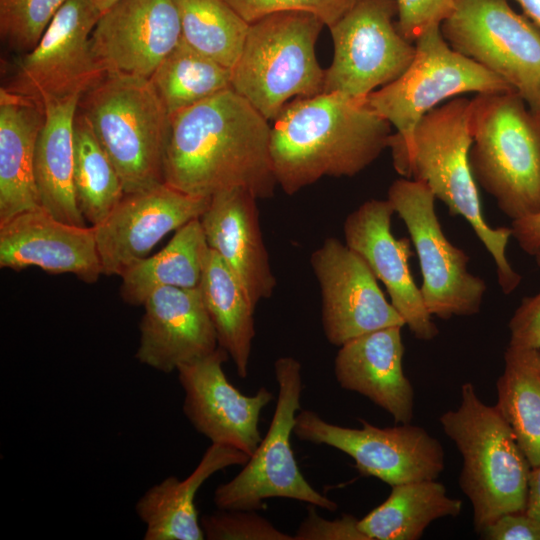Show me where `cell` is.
<instances>
[{
	"mask_svg": "<svg viewBox=\"0 0 540 540\" xmlns=\"http://www.w3.org/2000/svg\"><path fill=\"white\" fill-rule=\"evenodd\" d=\"M249 24L272 13L302 11L315 15L328 28L357 0H225Z\"/></svg>",
	"mask_w": 540,
	"mask_h": 540,
	"instance_id": "cell-36",
	"label": "cell"
},
{
	"mask_svg": "<svg viewBox=\"0 0 540 540\" xmlns=\"http://www.w3.org/2000/svg\"><path fill=\"white\" fill-rule=\"evenodd\" d=\"M257 200L243 188L224 190L210 198L199 218L209 248L222 258L255 307L272 296L277 284Z\"/></svg>",
	"mask_w": 540,
	"mask_h": 540,
	"instance_id": "cell-22",
	"label": "cell"
},
{
	"mask_svg": "<svg viewBox=\"0 0 540 540\" xmlns=\"http://www.w3.org/2000/svg\"><path fill=\"white\" fill-rule=\"evenodd\" d=\"M200 521L208 540H293L254 510L219 509Z\"/></svg>",
	"mask_w": 540,
	"mask_h": 540,
	"instance_id": "cell-35",
	"label": "cell"
},
{
	"mask_svg": "<svg viewBox=\"0 0 540 540\" xmlns=\"http://www.w3.org/2000/svg\"><path fill=\"white\" fill-rule=\"evenodd\" d=\"M323 26L302 11L276 12L250 23L232 68V89L267 120L294 99L322 93L325 70L315 45Z\"/></svg>",
	"mask_w": 540,
	"mask_h": 540,
	"instance_id": "cell-7",
	"label": "cell"
},
{
	"mask_svg": "<svg viewBox=\"0 0 540 540\" xmlns=\"http://www.w3.org/2000/svg\"><path fill=\"white\" fill-rule=\"evenodd\" d=\"M43 105L7 87L0 90V223L40 206L34 161Z\"/></svg>",
	"mask_w": 540,
	"mask_h": 540,
	"instance_id": "cell-24",
	"label": "cell"
},
{
	"mask_svg": "<svg viewBox=\"0 0 540 540\" xmlns=\"http://www.w3.org/2000/svg\"><path fill=\"white\" fill-rule=\"evenodd\" d=\"M169 115L232 88V70L183 40L149 78Z\"/></svg>",
	"mask_w": 540,
	"mask_h": 540,
	"instance_id": "cell-31",
	"label": "cell"
},
{
	"mask_svg": "<svg viewBox=\"0 0 540 540\" xmlns=\"http://www.w3.org/2000/svg\"><path fill=\"white\" fill-rule=\"evenodd\" d=\"M397 7L396 25L409 42L428 28L440 25L452 14L455 0H394Z\"/></svg>",
	"mask_w": 540,
	"mask_h": 540,
	"instance_id": "cell-37",
	"label": "cell"
},
{
	"mask_svg": "<svg viewBox=\"0 0 540 540\" xmlns=\"http://www.w3.org/2000/svg\"><path fill=\"white\" fill-rule=\"evenodd\" d=\"M273 121L272 167L288 195L323 177L357 175L389 147L392 135L367 97L338 92L294 99Z\"/></svg>",
	"mask_w": 540,
	"mask_h": 540,
	"instance_id": "cell-2",
	"label": "cell"
},
{
	"mask_svg": "<svg viewBox=\"0 0 540 540\" xmlns=\"http://www.w3.org/2000/svg\"><path fill=\"white\" fill-rule=\"evenodd\" d=\"M218 346L232 359L240 378L248 376L256 334L255 306L222 258L209 249L199 285Z\"/></svg>",
	"mask_w": 540,
	"mask_h": 540,
	"instance_id": "cell-27",
	"label": "cell"
},
{
	"mask_svg": "<svg viewBox=\"0 0 540 540\" xmlns=\"http://www.w3.org/2000/svg\"><path fill=\"white\" fill-rule=\"evenodd\" d=\"M461 509V500L450 497L442 483L415 481L393 486L388 498L359 519L358 526L369 540H417L431 522L457 516Z\"/></svg>",
	"mask_w": 540,
	"mask_h": 540,
	"instance_id": "cell-29",
	"label": "cell"
},
{
	"mask_svg": "<svg viewBox=\"0 0 540 540\" xmlns=\"http://www.w3.org/2000/svg\"><path fill=\"white\" fill-rule=\"evenodd\" d=\"M479 534L487 540H540V522L525 512L506 513Z\"/></svg>",
	"mask_w": 540,
	"mask_h": 540,
	"instance_id": "cell-40",
	"label": "cell"
},
{
	"mask_svg": "<svg viewBox=\"0 0 540 540\" xmlns=\"http://www.w3.org/2000/svg\"><path fill=\"white\" fill-rule=\"evenodd\" d=\"M73 141V186L76 202L84 219L96 226L111 213L125 192L113 163L78 111L74 122Z\"/></svg>",
	"mask_w": 540,
	"mask_h": 540,
	"instance_id": "cell-32",
	"label": "cell"
},
{
	"mask_svg": "<svg viewBox=\"0 0 540 540\" xmlns=\"http://www.w3.org/2000/svg\"><path fill=\"white\" fill-rule=\"evenodd\" d=\"M470 114L471 100L461 97L434 108L418 122L408 146L392 155L393 165L403 177L424 183L451 215L469 223L491 255L500 288L508 295L522 278L506 257L511 228H493L483 216L469 163Z\"/></svg>",
	"mask_w": 540,
	"mask_h": 540,
	"instance_id": "cell-3",
	"label": "cell"
},
{
	"mask_svg": "<svg viewBox=\"0 0 540 540\" xmlns=\"http://www.w3.org/2000/svg\"><path fill=\"white\" fill-rule=\"evenodd\" d=\"M395 211L388 199H370L351 212L343 224L344 242L385 286L390 303L413 336L429 341L439 330L412 277L410 238H396L391 229Z\"/></svg>",
	"mask_w": 540,
	"mask_h": 540,
	"instance_id": "cell-19",
	"label": "cell"
},
{
	"mask_svg": "<svg viewBox=\"0 0 540 540\" xmlns=\"http://www.w3.org/2000/svg\"><path fill=\"white\" fill-rule=\"evenodd\" d=\"M181 40L176 0H119L91 34L93 54L105 73L148 79Z\"/></svg>",
	"mask_w": 540,
	"mask_h": 540,
	"instance_id": "cell-18",
	"label": "cell"
},
{
	"mask_svg": "<svg viewBox=\"0 0 540 540\" xmlns=\"http://www.w3.org/2000/svg\"><path fill=\"white\" fill-rule=\"evenodd\" d=\"M414 44L405 72L367 96L369 105L396 129L388 147L392 155L408 146L418 122L442 101L470 92H516L503 78L455 51L440 25L425 30Z\"/></svg>",
	"mask_w": 540,
	"mask_h": 540,
	"instance_id": "cell-8",
	"label": "cell"
},
{
	"mask_svg": "<svg viewBox=\"0 0 540 540\" xmlns=\"http://www.w3.org/2000/svg\"><path fill=\"white\" fill-rule=\"evenodd\" d=\"M102 15L119 0H89Z\"/></svg>",
	"mask_w": 540,
	"mask_h": 540,
	"instance_id": "cell-44",
	"label": "cell"
},
{
	"mask_svg": "<svg viewBox=\"0 0 540 540\" xmlns=\"http://www.w3.org/2000/svg\"><path fill=\"white\" fill-rule=\"evenodd\" d=\"M537 265L540 267V249L537 251V253L534 255Z\"/></svg>",
	"mask_w": 540,
	"mask_h": 540,
	"instance_id": "cell-45",
	"label": "cell"
},
{
	"mask_svg": "<svg viewBox=\"0 0 540 540\" xmlns=\"http://www.w3.org/2000/svg\"><path fill=\"white\" fill-rule=\"evenodd\" d=\"M496 383V408L531 467L540 465V350L509 345Z\"/></svg>",
	"mask_w": 540,
	"mask_h": 540,
	"instance_id": "cell-30",
	"label": "cell"
},
{
	"mask_svg": "<svg viewBox=\"0 0 540 540\" xmlns=\"http://www.w3.org/2000/svg\"><path fill=\"white\" fill-rule=\"evenodd\" d=\"M387 199L415 247L422 274L420 292L428 312L443 320L479 313L487 286L468 271L467 253L445 236L430 189L402 178L390 185Z\"/></svg>",
	"mask_w": 540,
	"mask_h": 540,
	"instance_id": "cell-11",
	"label": "cell"
},
{
	"mask_svg": "<svg viewBox=\"0 0 540 540\" xmlns=\"http://www.w3.org/2000/svg\"><path fill=\"white\" fill-rule=\"evenodd\" d=\"M510 228L519 247L534 256L540 249V212L513 220Z\"/></svg>",
	"mask_w": 540,
	"mask_h": 540,
	"instance_id": "cell-41",
	"label": "cell"
},
{
	"mask_svg": "<svg viewBox=\"0 0 540 540\" xmlns=\"http://www.w3.org/2000/svg\"><path fill=\"white\" fill-rule=\"evenodd\" d=\"M460 396L457 409L439 421L461 454L459 484L479 533L503 514L524 512L531 466L496 406L482 402L469 382Z\"/></svg>",
	"mask_w": 540,
	"mask_h": 540,
	"instance_id": "cell-5",
	"label": "cell"
},
{
	"mask_svg": "<svg viewBox=\"0 0 540 540\" xmlns=\"http://www.w3.org/2000/svg\"><path fill=\"white\" fill-rule=\"evenodd\" d=\"M447 43L507 81L540 114V31L507 0H455Z\"/></svg>",
	"mask_w": 540,
	"mask_h": 540,
	"instance_id": "cell-10",
	"label": "cell"
},
{
	"mask_svg": "<svg viewBox=\"0 0 540 540\" xmlns=\"http://www.w3.org/2000/svg\"><path fill=\"white\" fill-rule=\"evenodd\" d=\"M100 17L89 0H67L36 46L17 61L14 82L7 88L42 105L81 97L106 74L91 46Z\"/></svg>",
	"mask_w": 540,
	"mask_h": 540,
	"instance_id": "cell-14",
	"label": "cell"
},
{
	"mask_svg": "<svg viewBox=\"0 0 540 540\" xmlns=\"http://www.w3.org/2000/svg\"><path fill=\"white\" fill-rule=\"evenodd\" d=\"M32 266L95 283L103 272L94 227L62 222L41 206L0 223V267L21 271Z\"/></svg>",
	"mask_w": 540,
	"mask_h": 540,
	"instance_id": "cell-20",
	"label": "cell"
},
{
	"mask_svg": "<svg viewBox=\"0 0 540 540\" xmlns=\"http://www.w3.org/2000/svg\"><path fill=\"white\" fill-rule=\"evenodd\" d=\"M278 396L270 426L242 470L217 487L218 509L261 510L268 498H289L335 511L337 504L315 490L302 475L292 447L296 415L301 409L302 367L290 356L274 362Z\"/></svg>",
	"mask_w": 540,
	"mask_h": 540,
	"instance_id": "cell-9",
	"label": "cell"
},
{
	"mask_svg": "<svg viewBox=\"0 0 540 540\" xmlns=\"http://www.w3.org/2000/svg\"><path fill=\"white\" fill-rule=\"evenodd\" d=\"M524 512L540 522V465L530 469Z\"/></svg>",
	"mask_w": 540,
	"mask_h": 540,
	"instance_id": "cell-42",
	"label": "cell"
},
{
	"mask_svg": "<svg viewBox=\"0 0 540 540\" xmlns=\"http://www.w3.org/2000/svg\"><path fill=\"white\" fill-rule=\"evenodd\" d=\"M210 198L189 195L165 182L125 194L111 213L93 226L103 274L121 276L146 258L169 232L200 218Z\"/></svg>",
	"mask_w": 540,
	"mask_h": 540,
	"instance_id": "cell-17",
	"label": "cell"
},
{
	"mask_svg": "<svg viewBox=\"0 0 540 540\" xmlns=\"http://www.w3.org/2000/svg\"><path fill=\"white\" fill-rule=\"evenodd\" d=\"M227 358V352L218 346L177 369L184 390L183 412L195 430L212 443L251 456L262 440L258 427L261 412L274 396L265 387L254 395L241 393L224 372Z\"/></svg>",
	"mask_w": 540,
	"mask_h": 540,
	"instance_id": "cell-16",
	"label": "cell"
},
{
	"mask_svg": "<svg viewBox=\"0 0 540 540\" xmlns=\"http://www.w3.org/2000/svg\"><path fill=\"white\" fill-rule=\"evenodd\" d=\"M268 121L232 88L174 113L164 182L197 197L243 188L257 199L271 198L277 182Z\"/></svg>",
	"mask_w": 540,
	"mask_h": 540,
	"instance_id": "cell-1",
	"label": "cell"
},
{
	"mask_svg": "<svg viewBox=\"0 0 540 540\" xmlns=\"http://www.w3.org/2000/svg\"><path fill=\"white\" fill-rule=\"evenodd\" d=\"M361 428L329 423L311 410L297 413L293 434L301 441L338 449L365 476L391 487L436 480L444 470L441 443L424 428L410 423L380 428L360 419Z\"/></svg>",
	"mask_w": 540,
	"mask_h": 540,
	"instance_id": "cell-13",
	"label": "cell"
},
{
	"mask_svg": "<svg viewBox=\"0 0 540 540\" xmlns=\"http://www.w3.org/2000/svg\"><path fill=\"white\" fill-rule=\"evenodd\" d=\"M209 249L199 218L189 221L175 231L161 251L121 274L123 301L139 306L161 287L198 288Z\"/></svg>",
	"mask_w": 540,
	"mask_h": 540,
	"instance_id": "cell-28",
	"label": "cell"
},
{
	"mask_svg": "<svg viewBox=\"0 0 540 540\" xmlns=\"http://www.w3.org/2000/svg\"><path fill=\"white\" fill-rule=\"evenodd\" d=\"M136 359L162 373L218 348L200 288L161 287L145 300Z\"/></svg>",
	"mask_w": 540,
	"mask_h": 540,
	"instance_id": "cell-21",
	"label": "cell"
},
{
	"mask_svg": "<svg viewBox=\"0 0 540 540\" xmlns=\"http://www.w3.org/2000/svg\"><path fill=\"white\" fill-rule=\"evenodd\" d=\"M77 111L113 163L125 194L164 182L170 115L150 79L106 73L81 96Z\"/></svg>",
	"mask_w": 540,
	"mask_h": 540,
	"instance_id": "cell-6",
	"label": "cell"
},
{
	"mask_svg": "<svg viewBox=\"0 0 540 540\" xmlns=\"http://www.w3.org/2000/svg\"><path fill=\"white\" fill-rule=\"evenodd\" d=\"M469 163L481 188L516 220L540 212V114L517 92L471 99Z\"/></svg>",
	"mask_w": 540,
	"mask_h": 540,
	"instance_id": "cell-4",
	"label": "cell"
},
{
	"mask_svg": "<svg viewBox=\"0 0 540 540\" xmlns=\"http://www.w3.org/2000/svg\"><path fill=\"white\" fill-rule=\"evenodd\" d=\"M67 0H0V34L11 48L29 52Z\"/></svg>",
	"mask_w": 540,
	"mask_h": 540,
	"instance_id": "cell-34",
	"label": "cell"
},
{
	"mask_svg": "<svg viewBox=\"0 0 540 540\" xmlns=\"http://www.w3.org/2000/svg\"><path fill=\"white\" fill-rule=\"evenodd\" d=\"M314 507H308L306 517L293 534V540H369L359 529V519L353 515L344 514L334 520H327Z\"/></svg>",
	"mask_w": 540,
	"mask_h": 540,
	"instance_id": "cell-38",
	"label": "cell"
},
{
	"mask_svg": "<svg viewBox=\"0 0 540 540\" xmlns=\"http://www.w3.org/2000/svg\"><path fill=\"white\" fill-rule=\"evenodd\" d=\"M509 345L540 350V291L525 297L509 321Z\"/></svg>",
	"mask_w": 540,
	"mask_h": 540,
	"instance_id": "cell-39",
	"label": "cell"
},
{
	"mask_svg": "<svg viewBox=\"0 0 540 540\" xmlns=\"http://www.w3.org/2000/svg\"><path fill=\"white\" fill-rule=\"evenodd\" d=\"M80 96L43 104L45 118L34 161L40 206L58 220L85 227L74 193V122Z\"/></svg>",
	"mask_w": 540,
	"mask_h": 540,
	"instance_id": "cell-26",
	"label": "cell"
},
{
	"mask_svg": "<svg viewBox=\"0 0 540 540\" xmlns=\"http://www.w3.org/2000/svg\"><path fill=\"white\" fill-rule=\"evenodd\" d=\"M396 17L394 0H357L329 27L334 52L323 92L365 98L405 72L415 44L400 34Z\"/></svg>",
	"mask_w": 540,
	"mask_h": 540,
	"instance_id": "cell-12",
	"label": "cell"
},
{
	"mask_svg": "<svg viewBox=\"0 0 540 540\" xmlns=\"http://www.w3.org/2000/svg\"><path fill=\"white\" fill-rule=\"evenodd\" d=\"M176 3L182 40L232 70L241 54L249 23L225 0H176Z\"/></svg>",
	"mask_w": 540,
	"mask_h": 540,
	"instance_id": "cell-33",
	"label": "cell"
},
{
	"mask_svg": "<svg viewBox=\"0 0 540 540\" xmlns=\"http://www.w3.org/2000/svg\"><path fill=\"white\" fill-rule=\"evenodd\" d=\"M402 326L356 337L343 345L334 360L340 387L367 397L388 412L396 424L413 418L414 390L403 371Z\"/></svg>",
	"mask_w": 540,
	"mask_h": 540,
	"instance_id": "cell-23",
	"label": "cell"
},
{
	"mask_svg": "<svg viewBox=\"0 0 540 540\" xmlns=\"http://www.w3.org/2000/svg\"><path fill=\"white\" fill-rule=\"evenodd\" d=\"M516 1L523 14L535 25L540 31V0H514Z\"/></svg>",
	"mask_w": 540,
	"mask_h": 540,
	"instance_id": "cell-43",
	"label": "cell"
},
{
	"mask_svg": "<svg viewBox=\"0 0 540 540\" xmlns=\"http://www.w3.org/2000/svg\"><path fill=\"white\" fill-rule=\"evenodd\" d=\"M250 456L233 447L212 443L185 479L165 478L137 501L136 513L145 525V540H203L195 504L200 487L216 472L244 465Z\"/></svg>",
	"mask_w": 540,
	"mask_h": 540,
	"instance_id": "cell-25",
	"label": "cell"
},
{
	"mask_svg": "<svg viewBox=\"0 0 540 540\" xmlns=\"http://www.w3.org/2000/svg\"><path fill=\"white\" fill-rule=\"evenodd\" d=\"M310 265L321 292V321L328 342L340 347L361 335L404 320L386 299L363 259L345 242L326 238Z\"/></svg>",
	"mask_w": 540,
	"mask_h": 540,
	"instance_id": "cell-15",
	"label": "cell"
}]
</instances>
